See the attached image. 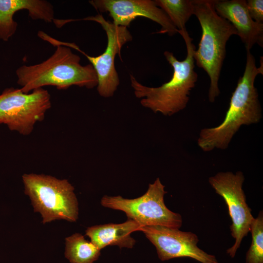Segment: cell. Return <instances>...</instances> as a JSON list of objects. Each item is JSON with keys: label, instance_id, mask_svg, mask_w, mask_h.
<instances>
[{"label": "cell", "instance_id": "cell-2", "mask_svg": "<svg viewBox=\"0 0 263 263\" xmlns=\"http://www.w3.org/2000/svg\"><path fill=\"white\" fill-rule=\"evenodd\" d=\"M184 39L187 50L186 58L178 60L172 52L165 51L164 55L173 68L171 79L158 87H150L140 82L130 75L133 93L140 99L141 105L154 113L171 116L184 110L189 101L190 91L195 86L198 75L194 71L193 52L195 47L186 29L178 30Z\"/></svg>", "mask_w": 263, "mask_h": 263}, {"label": "cell", "instance_id": "cell-10", "mask_svg": "<svg viewBox=\"0 0 263 263\" xmlns=\"http://www.w3.org/2000/svg\"><path fill=\"white\" fill-rule=\"evenodd\" d=\"M140 231L155 246L161 261L189 258L201 263H219L214 255L198 247L199 239L193 232L159 225L142 226Z\"/></svg>", "mask_w": 263, "mask_h": 263}, {"label": "cell", "instance_id": "cell-15", "mask_svg": "<svg viewBox=\"0 0 263 263\" xmlns=\"http://www.w3.org/2000/svg\"><path fill=\"white\" fill-rule=\"evenodd\" d=\"M100 255L101 250L80 233L65 238L64 256L70 263H94Z\"/></svg>", "mask_w": 263, "mask_h": 263}, {"label": "cell", "instance_id": "cell-3", "mask_svg": "<svg viewBox=\"0 0 263 263\" xmlns=\"http://www.w3.org/2000/svg\"><path fill=\"white\" fill-rule=\"evenodd\" d=\"M54 54L45 61L37 64L23 65L16 71L17 83L24 93L46 86L65 90L75 85L87 89L97 87L96 73L90 63H80V56L70 48L56 45Z\"/></svg>", "mask_w": 263, "mask_h": 263}, {"label": "cell", "instance_id": "cell-18", "mask_svg": "<svg viewBox=\"0 0 263 263\" xmlns=\"http://www.w3.org/2000/svg\"><path fill=\"white\" fill-rule=\"evenodd\" d=\"M246 4L251 19L256 22L263 23V0H248Z\"/></svg>", "mask_w": 263, "mask_h": 263}, {"label": "cell", "instance_id": "cell-14", "mask_svg": "<svg viewBox=\"0 0 263 263\" xmlns=\"http://www.w3.org/2000/svg\"><path fill=\"white\" fill-rule=\"evenodd\" d=\"M142 226L133 220H128L121 224H107L95 225L87 228L85 234L91 242L99 249L107 246H118L132 248L136 241L131 234L140 231Z\"/></svg>", "mask_w": 263, "mask_h": 263}, {"label": "cell", "instance_id": "cell-13", "mask_svg": "<svg viewBox=\"0 0 263 263\" xmlns=\"http://www.w3.org/2000/svg\"><path fill=\"white\" fill-rule=\"evenodd\" d=\"M27 10L33 19L47 22L54 19L52 4L44 0H0V39L7 41L15 33L18 23L13 19L15 13Z\"/></svg>", "mask_w": 263, "mask_h": 263}, {"label": "cell", "instance_id": "cell-7", "mask_svg": "<svg viewBox=\"0 0 263 263\" xmlns=\"http://www.w3.org/2000/svg\"><path fill=\"white\" fill-rule=\"evenodd\" d=\"M51 107L50 94L43 88L27 94L20 89L6 88L0 94V124L22 135H29Z\"/></svg>", "mask_w": 263, "mask_h": 263}, {"label": "cell", "instance_id": "cell-6", "mask_svg": "<svg viewBox=\"0 0 263 263\" xmlns=\"http://www.w3.org/2000/svg\"><path fill=\"white\" fill-rule=\"evenodd\" d=\"M167 193L165 186L157 178L140 197L127 199L120 195H104L100 203L104 207L123 211L128 219L134 220L142 226L159 225L179 229L182 225V216L165 205L164 196Z\"/></svg>", "mask_w": 263, "mask_h": 263}, {"label": "cell", "instance_id": "cell-17", "mask_svg": "<svg viewBox=\"0 0 263 263\" xmlns=\"http://www.w3.org/2000/svg\"><path fill=\"white\" fill-rule=\"evenodd\" d=\"M251 245L245 256L246 263H263V213L260 211L250 225Z\"/></svg>", "mask_w": 263, "mask_h": 263}, {"label": "cell", "instance_id": "cell-16", "mask_svg": "<svg viewBox=\"0 0 263 263\" xmlns=\"http://www.w3.org/2000/svg\"><path fill=\"white\" fill-rule=\"evenodd\" d=\"M154 1L166 13L178 30L186 29V23L194 14L193 0H155Z\"/></svg>", "mask_w": 263, "mask_h": 263}, {"label": "cell", "instance_id": "cell-4", "mask_svg": "<svg viewBox=\"0 0 263 263\" xmlns=\"http://www.w3.org/2000/svg\"><path fill=\"white\" fill-rule=\"evenodd\" d=\"M194 14L200 24L202 36L198 48L193 52L194 61L210 79L209 102H214L220 93L218 83L226 54V44L237 33L232 25L216 13L214 0H193Z\"/></svg>", "mask_w": 263, "mask_h": 263}, {"label": "cell", "instance_id": "cell-8", "mask_svg": "<svg viewBox=\"0 0 263 263\" xmlns=\"http://www.w3.org/2000/svg\"><path fill=\"white\" fill-rule=\"evenodd\" d=\"M244 180V175L241 171L235 173L219 172L208 179L211 187L224 199L228 207L232 221L229 228L235 243L227 249L226 253L232 258L235 257L243 238L250 231L254 218L243 189Z\"/></svg>", "mask_w": 263, "mask_h": 263}, {"label": "cell", "instance_id": "cell-5", "mask_svg": "<svg viewBox=\"0 0 263 263\" xmlns=\"http://www.w3.org/2000/svg\"><path fill=\"white\" fill-rule=\"evenodd\" d=\"M22 179L24 193L30 198L34 212L40 214L43 224L56 220L77 221L78 201L68 180L35 173L24 174Z\"/></svg>", "mask_w": 263, "mask_h": 263}, {"label": "cell", "instance_id": "cell-11", "mask_svg": "<svg viewBox=\"0 0 263 263\" xmlns=\"http://www.w3.org/2000/svg\"><path fill=\"white\" fill-rule=\"evenodd\" d=\"M89 2L97 11L108 13L116 26L128 27L136 18L144 17L161 25L158 33L172 36L178 33V29L154 0H93Z\"/></svg>", "mask_w": 263, "mask_h": 263}, {"label": "cell", "instance_id": "cell-1", "mask_svg": "<svg viewBox=\"0 0 263 263\" xmlns=\"http://www.w3.org/2000/svg\"><path fill=\"white\" fill-rule=\"evenodd\" d=\"M246 51L245 70L232 94L223 121L217 127L204 128L199 133L197 144L204 151L227 149L242 125L258 123L262 118V109L254 82L258 74H263V57H261L260 66L257 68L250 50Z\"/></svg>", "mask_w": 263, "mask_h": 263}, {"label": "cell", "instance_id": "cell-9", "mask_svg": "<svg viewBox=\"0 0 263 263\" xmlns=\"http://www.w3.org/2000/svg\"><path fill=\"white\" fill-rule=\"evenodd\" d=\"M80 20L95 21L101 25L106 32L107 44L102 54L96 56H90L82 51L77 45L74 49L83 54L94 69L97 76L96 87L99 94L105 98L113 96L120 83L114 66L115 58L117 54L120 56L123 46L132 40V35L128 27L116 26L106 20L101 14Z\"/></svg>", "mask_w": 263, "mask_h": 263}, {"label": "cell", "instance_id": "cell-12", "mask_svg": "<svg viewBox=\"0 0 263 263\" xmlns=\"http://www.w3.org/2000/svg\"><path fill=\"white\" fill-rule=\"evenodd\" d=\"M214 7L218 15L228 21L237 31L246 50L258 44L263 46V23L250 17L245 0H214Z\"/></svg>", "mask_w": 263, "mask_h": 263}]
</instances>
